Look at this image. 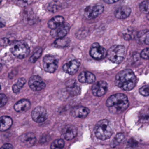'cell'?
Instances as JSON below:
<instances>
[{
    "instance_id": "cell-5",
    "label": "cell",
    "mask_w": 149,
    "mask_h": 149,
    "mask_svg": "<svg viewBox=\"0 0 149 149\" xmlns=\"http://www.w3.org/2000/svg\"><path fill=\"white\" fill-rule=\"evenodd\" d=\"M126 49L121 45L112 46L107 52V57L113 63L116 64L121 63L125 58Z\"/></svg>"
},
{
    "instance_id": "cell-29",
    "label": "cell",
    "mask_w": 149,
    "mask_h": 149,
    "mask_svg": "<svg viewBox=\"0 0 149 149\" xmlns=\"http://www.w3.org/2000/svg\"><path fill=\"white\" fill-rule=\"evenodd\" d=\"M140 10L144 14H149V0L144 1L141 3Z\"/></svg>"
},
{
    "instance_id": "cell-18",
    "label": "cell",
    "mask_w": 149,
    "mask_h": 149,
    "mask_svg": "<svg viewBox=\"0 0 149 149\" xmlns=\"http://www.w3.org/2000/svg\"><path fill=\"white\" fill-rule=\"evenodd\" d=\"M31 103L29 101L26 99H22L17 102L14 106L15 111L18 113L26 112L29 109Z\"/></svg>"
},
{
    "instance_id": "cell-26",
    "label": "cell",
    "mask_w": 149,
    "mask_h": 149,
    "mask_svg": "<svg viewBox=\"0 0 149 149\" xmlns=\"http://www.w3.org/2000/svg\"><path fill=\"white\" fill-rule=\"evenodd\" d=\"M65 145V142L62 139L54 141L51 144V149H62Z\"/></svg>"
},
{
    "instance_id": "cell-27",
    "label": "cell",
    "mask_w": 149,
    "mask_h": 149,
    "mask_svg": "<svg viewBox=\"0 0 149 149\" xmlns=\"http://www.w3.org/2000/svg\"><path fill=\"white\" fill-rule=\"evenodd\" d=\"M42 52H43V50H42V48L40 47L38 48L36 51L34 52L32 56L30 58L29 61L31 63H35L41 56Z\"/></svg>"
},
{
    "instance_id": "cell-30",
    "label": "cell",
    "mask_w": 149,
    "mask_h": 149,
    "mask_svg": "<svg viewBox=\"0 0 149 149\" xmlns=\"http://www.w3.org/2000/svg\"><path fill=\"white\" fill-rule=\"evenodd\" d=\"M24 21L25 22L30 24H32L35 22V18L33 15V13L31 12H28L24 16Z\"/></svg>"
},
{
    "instance_id": "cell-13",
    "label": "cell",
    "mask_w": 149,
    "mask_h": 149,
    "mask_svg": "<svg viewBox=\"0 0 149 149\" xmlns=\"http://www.w3.org/2000/svg\"><path fill=\"white\" fill-rule=\"evenodd\" d=\"M70 30V26L67 24L64 23L62 25L57 29L52 30L50 35L52 37L58 39L65 37Z\"/></svg>"
},
{
    "instance_id": "cell-14",
    "label": "cell",
    "mask_w": 149,
    "mask_h": 149,
    "mask_svg": "<svg viewBox=\"0 0 149 149\" xmlns=\"http://www.w3.org/2000/svg\"><path fill=\"white\" fill-rule=\"evenodd\" d=\"M80 65V62L78 60H72L64 65L63 70L66 73L73 75L77 73Z\"/></svg>"
},
{
    "instance_id": "cell-12",
    "label": "cell",
    "mask_w": 149,
    "mask_h": 149,
    "mask_svg": "<svg viewBox=\"0 0 149 149\" xmlns=\"http://www.w3.org/2000/svg\"><path fill=\"white\" fill-rule=\"evenodd\" d=\"M77 135V129L75 126L67 125L65 126L62 130L61 137L63 140H72Z\"/></svg>"
},
{
    "instance_id": "cell-17",
    "label": "cell",
    "mask_w": 149,
    "mask_h": 149,
    "mask_svg": "<svg viewBox=\"0 0 149 149\" xmlns=\"http://www.w3.org/2000/svg\"><path fill=\"white\" fill-rule=\"evenodd\" d=\"M131 9L127 6H121L118 8L115 11V16L118 19H124L127 18L131 14Z\"/></svg>"
},
{
    "instance_id": "cell-38",
    "label": "cell",
    "mask_w": 149,
    "mask_h": 149,
    "mask_svg": "<svg viewBox=\"0 0 149 149\" xmlns=\"http://www.w3.org/2000/svg\"><path fill=\"white\" fill-rule=\"evenodd\" d=\"M147 17H148V19L149 21V15L148 16H147Z\"/></svg>"
},
{
    "instance_id": "cell-19",
    "label": "cell",
    "mask_w": 149,
    "mask_h": 149,
    "mask_svg": "<svg viewBox=\"0 0 149 149\" xmlns=\"http://www.w3.org/2000/svg\"><path fill=\"white\" fill-rule=\"evenodd\" d=\"M79 81L81 83H91L95 81L96 77L93 73L89 72L84 71L81 72L78 77Z\"/></svg>"
},
{
    "instance_id": "cell-20",
    "label": "cell",
    "mask_w": 149,
    "mask_h": 149,
    "mask_svg": "<svg viewBox=\"0 0 149 149\" xmlns=\"http://www.w3.org/2000/svg\"><path fill=\"white\" fill-rule=\"evenodd\" d=\"M20 140L25 146L30 147L34 145L36 139L34 134L28 133L22 135L20 137Z\"/></svg>"
},
{
    "instance_id": "cell-16",
    "label": "cell",
    "mask_w": 149,
    "mask_h": 149,
    "mask_svg": "<svg viewBox=\"0 0 149 149\" xmlns=\"http://www.w3.org/2000/svg\"><path fill=\"white\" fill-rule=\"evenodd\" d=\"M66 90L72 96H77L80 94V88L78 86L74 80L70 79L66 82Z\"/></svg>"
},
{
    "instance_id": "cell-23",
    "label": "cell",
    "mask_w": 149,
    "mask_h": 149,
    "mask_svg": "<svg viewBox=\"0 0 149 149\" xmlns=\"http://www.w3.org/2000/svg\"><path fill=\"white\" fill-rule=\"evenodd\" d=\"M26 80L24 78H22L18 79L17 81L12 86V90L13 92L15 93H19L26 83Z\"/></svg>"
},
{
    "instance_id": "cell-3",
    "label": "cell",
    "mask_w": 149,
    "mask_h": 149,
    "mask_svg": "<svg viewBox=\"0 0 149 149\" xmlns=\"http://www.w3.org/2000/svg\"><path fill=\"white\" fill-rule=\"evenodd\" d=\"M94 130L96 137L101 140L109 139L113 134L110 123L107 120H102L98 122L95 125Z\"/></svg>"
},
{
    "instance_id": "cell-7",
    "label": "cell",
    "mask_w": 149,
    "mask_h": 149,
    "mask_svg": "<svg viewBox=\"0 0 149 149\" xmlns=\"http://www.w3.org/2000/svg\"><path fill=\"white\" fill-rule=\"evenodd\" d=\"M90 54L94 59L101 60L107 56V52L98 43H94L91 46Z\"/></svg>"
},
{
    "instance_id": "cell-22",
    "label": "cell",
    "mask_w": 149,
    "mask_h": 149,
    "mask_svg": "<svg viewBox=\"0 0 149 149\" xmlns=\"http://www.w3.org/2000/svg\"><path fill=\"white\" fill-rule=\"evenodd\" d=\"M1 131L8 130L12 126L13 121L10 117L8 116H2L0 119Z\"/></svg>"
},
{
    "instance_id": "cell-6",
    "label": "cell",
    "mask_w": 149,
    "mask_h": 149,
    "mask_svg": "<svg viewBox=\"0 0 149 149\" xmlns=\"http://www.w3.org/2000/svg\"><path fill=\"white\" fill-rule=\"evenodd\" d=\"M57 59L53 56H45L43 59V67L45 72L49 73H53L58 67Z\"/></svg>"
},
{
    "instance_id": "cell-15",
    "label": "cell",
    "mask_w": 149,
    "mask_h": 149,
    "mask_svg": "<svg viewBox=\"0 0 149 149\" xmlns=\"http://www.w3.org/2000/svg\"><path fill=\"white\" fill-rule=\"evenodd\" d=\"M89 113V109L83 106L74 107L70 111V115L74 118H85L88 115Z\"/></svg>"
},
{
    "instance_id": "cell-31",
    "label": "cell",
    "mask_w": 149,
    "mask_h": 149,
    "mask_svg": "<svg viewBox=\"0 0 149 149\" xmlns=\"http://www.w3.org/2000/svg\"><path fill=\"white\" fill-rule=\"evenodd\" d=\"M59 8V5L54 2H52L50 3L48 6V10L52 12H56L57 11Z\"/></svg>"
},
{
    "instance_id": "cell-33",
    "label": "cell",
    "mask_w": 149,
    "mask_h": 149,
    "mask_svg": "<svg viewBox=\"0 0 149 149\" xmlns=\"http://www.w3.org/2000/svg\"><path fill=\"white\" fill-rule=\"evenodd\" d=\"M140 39L145 44L149 45V30L143 34L140 37Z\"/></svg>"
},
{
    "instance_id": "cell-21",
    "label": "cell",
    "mask_w": 149,
    "mask_h": 149,
    "mask_svg": "<svg viewBox=\"0 0 149 149\" xmlns=\"http://www.w3.org/2000/svg\"><path fill=\"white\" fill-rule=\"evenodd\" d=\"M64 18L61 16H56L49 20L48 26L52 30L57 29L64 23Z\"/></svg>"
},
{
    "instance_id": "cell-35",
    "label": "cell",
    "mask_w": 149,
    "mask_h": 149,
    "mask_svg": "<svg viewBox=\"0 0 149 149\" xmlns=\"http://www.w3.org/2000/svg\"><path fill=\"white\" fill-rule=\"evenodd\" d=\"M0 98L1 99V107H3L8 101V98L5 94L3 93H1L0 95Z\"/></svg>"
},
{
    "instance_id": "cell-28",
    "label": "cell",
    "mask_w": 149,
    "mask_h": 149,
    "mask_svg": "<svg viewBox=\"0 0 149 149\" xmlns=\"http://www.w3.org/2000/svg\"><path fill=\"white\" fill-rule=\"evenodd\" d=\"M34 0H12V1L19 7H25L30 5Z\"/></svg>"
},
{
    "instance_id": "cell-1",
    "label": "cell",
    "mask_w": 149,
    "mask_h": 149,
    "mask_svg": "<svg viewBox=\"0 0 149 149\" xmlns=\"http://www.w3.org/2000/svg\"><path fill=\"white\" fill-rule=\"evenodd\" d=\"M106 105L110 113L119 114L125 111L129 105V102L126 95L117 93L112 95L107 100Z\"/></svg>"
},
{
    "instance_id": "cell-8",
    "label": "cell",
    "mask_w": 149,
    "mask_h": 149,
    "mask_svg": "<svg viewBox=\"0 0 149 149\" xmlns=\"http://www.w3.org/2000/svg\"><path fill=\"white\" fill-rule=\"evenodd\" d=\"M31 116L35 122L42 123L46 119L47 112L44 108L39 106L33 109L31 112Z\"/></svg>"
},
{
    "instance_id": "cell-37",
    "label": "cell",
    "mask_w": 149,
    "mask_h": 149,
    "mask_svg": "<svg viewBox=\"0 0 149 149\" xmlns=\"http://www.w3.org/2000/svg\"><path fill=\"white\" fill-rule=\"evenodd\" d=\"M103 1L106 3H108V4H112V3H115L118 1L119 0H103Z\"/></svg>"
},
{
    "instance_id": "cell-36",
    "label": "cell",
    "mask_w": 149,
    "mask_h": 149,
    "mask_svg": "<svg viewBox=\"0 0 149 149\" xmlns=\"http://www.w3.org/2000/svg\"><path fill=\"white\" fill-rule=\"evenodd\" d=\"M1 149H13V146L10 143H6L3 145Z\"/></svg>"
},
{
    "instance_id": "cell-2",
    "label": "cell",
    "mask_w": 149,
    "mask_h": 149,
    "mask_svg": "<svg viewBox=\"0 0 149 149\" xmlns=\"http://www.w3.org/2000/svg\"><path fill=\"white\" fill-rule=\"evenodd\" d=\"M115 81L116 85L122 90L130 91L135 86L136 79L132 70L126 69L116 74Z\"/></svg>"
},
{
    "instance_id": "cell-25",
    "label": "cell",
    "mask_w": 149,
    "mask_h": 149,
    "mask_svg": "<svg viewBox=\"0 0 149 149\" xmlns=\"http://www.w3.org/2000/svg\"><path fill=\"white\" fill-rule=\"evenodd\" d=\"M70 42V40L68 38L64 37L57 39L54 44L58 47H66L69 45Z\"/></svg>"
},
{
    "instance_id": "cell-32",
    "label": "cell",
    "mask_w": 149,
    "mask_h": 149,
    "mask_svg": "<svg viewBox=\"0 0 149 149\" xmlns=\"http://www.w3.org/2000/svg\"><path fill=\"white\" fill-rule=\"evenodd\" d=\"M139 93L143 96H149V85H145L139 89Z\"/></svg>"
},
{
    "instance_id": "cell-24",
    "label": "cell",
    "mask_w": 149,
    "mask_h": 149,
    "mask_svg": "<svg viewBox=\"0 0 149 149\" xmlns=\"http://www.w3.org/2000/svg\"><path fill=\"white\" fill-rule=\"evenodd\" d=\"M124 139V136L122 133L117 134L113 141L111 142V145L112 148H115L116 146L120 145Z\"/></svg>"
},
{
    "instance_id": "cell-10",
    "label": "cell",
    "mask_w": 149,
    "mask_h": 149,
    "mask_svg": "<svg viewBox=\"0 0 149 149\" xmlns=\"http://www.w3.org/2000/svg\"><path fill=\"white\" fill-rule=\"evenodd\" d=\"M104 10V7L101 5L88 7L85 10V16L88 19H94L102 14Z\"/></svg>"
},
{
    "instance_id": "cell-9",
    "label": "cell",
    "mask_w": 149,
    "mask_h": 149,
    "mask_svg": "<svg viewBox=\"0 0 149 149\" xmlns=\"http://www.w3.org/2000/svg\"><path fill=\"white\" fill-rule=\"evenodd\" d=\"M29 85L31 89L33 91H39L44 89L45 84L41 77L38 75H33L30 78Z\"/></svg>"
},
{
    "instance_id": "cell-11",
    "label": "cell",
    "mask_w": 149,
    "mask_h": 149,
    "mask_svg": "<svg viewBox=\"0 0 149 149\" xmlns=\"http://www.w3.org/2000/svg\"><path fill=\"white\" fill-rule=\"evenodd\" d=\"M107 89V83L103 81H100L94 83L92 88L93 94L98 97L104 95L106 93Z\"/></svg>"
},
{
    "instance_id": "cell-4",
    "label": "cell",
    "mask_w": 149,
    "mask_h": 149,
    "mask_svg": "<svg viewBox=\"0 0 149 149\" xmlns=\"http://www.w3.org/2000/svg\"><path fill=\"white\" fill-rule=\"evenodd\" d=\"M10 50L14 56L19 59H23L27 57L30 51L29 45L23 41L13 42L11 44Z\"/></svg>"
},
{
    "instance_id": "cell-34",
    "label": "cell",
    "mask_w": 149,
    "mask_h": 149,
    "mask_svg": "<svg viewBox=\"0 0 149 149\" xmlns=\"http://www.w3.org/2000/svg\"><path fill=\"white\" fill-rule=\"evenodd\" d=\"M141 57L144 59H149V48H146L142 51L141 53Z\"/></svg>"
}]
</instances>
